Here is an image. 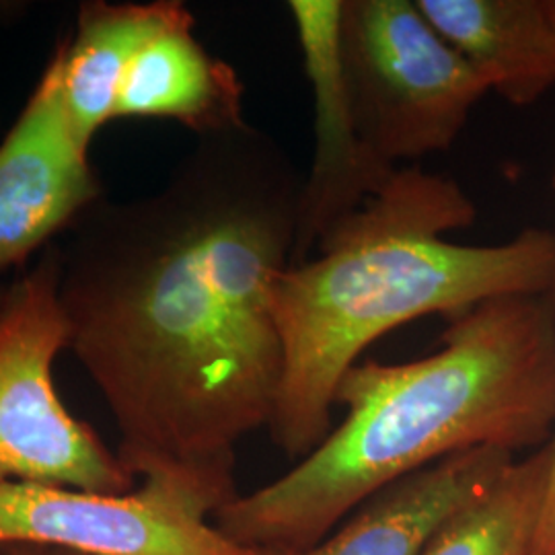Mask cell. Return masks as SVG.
Wrapping results in <instances>:
<instances>
[{"mask_svg": "<svg viewBox=\"0 0 555 555\" xmlns=\"http://www.w3.org/2000/svg\"><path fill=\"white\" fill-rule=\"evenodd\" d=\"M554 444L513 461L496 483L451 516L420 555H531L543 515Z\"/></svg>", "mask_w": 555, "mask_h": 555, "instance_id": "cell-13", "label": "cell"}, {"mask_svg": "<svg viewBox=\"0 0 555 555\" xmlns=\"http://www.w3.org/2000/svg\"><path fill=\"white\" fill-rule=\"evenodd\" d=\"M547 9H550V15H552L555 25V0H547Z\"/></svg>", "mask_w": 555, "mask_h": 555, "instance_id": "cell-16", "label": "cell"}, {"mask_svg": "<svg viewBox=\"0 0 555 555\" xmlns=\"http://www.w3.org/2000/svg\"><path fill=\"white\" fill-rule=\"evenodd\" d=\"M302 178L243 124L198 137L149 196L93 204L60 247L68 350L105 399L119 461L235 465L282 380L272 286L295 254Z\"/></svg>", "mask_w": 555, "mask_h": 555, "instance_id": "cell-1", "label": "cell"}, {"mask_svg": "<svg viewBox=\"0 0 555 555\" xmlns=\"http://www.w3.org/2000/svg\"><path fill=\"white\" fill-rule=\"evenodd\" d=\"M488 93L525 107L555 85L547 0H416Z\"/></svg>", "mask_w": 555, "mask_h": 555, "instance_id": "cell-10", "label": "cell"}, {"mask_svg": "<svg viewBox=\"0 0 555 555\" xmlns=\"http://www.w3.org/2000/svg\"><path fill=\"white\" fill-rule=\"evenodd\" d=\"M552 444H554V463H552L545 506H543V515L537 529L531 555H555V440H552Z\"/></svg>", "mask_w": 555, "mask_h": 555, "instance_id": "cell-14", "label": "cell"}, {"mask_svg": "<svg viewBox=\"0 0 555 555\" xmlns=\"http://www.w3.org/2000/svg\"><path fill=\"white\" fill-rule=\"evenodd\" d=\"M554 190H555V173H554Z\"/></svg>", "mask_w": 555, "mask_h": 555, "instance_id": "cell-18", "label": "cell"}, {"mask_svg": "<svg viewBox=\"0 0 555 555\" xmlns=\"http://www.w3.org/2000/svg\"><path fill=\"white\" fill-rule=\"evenodd\" d=\"M515 453L472 449L447 456L369 498L337 533L302 554L420 555L438 529L483 496L513 465Z\"/></svg>", "mask_w": 555, "mask_h": 555, "instance_id": "cell-9", "label": "cell"}, {"mask_svg": "<svg viewBox=\"0 0 555 555\" xmlns=\"http://www.w3.org/2000/svg\"><path fill=\"white\" fill-rule=\"evenodd\" d=\"M4 555H48L46 550L34 547V545H9L2 550Z\"/></svg>", "mask_w": 555, "mask_h": 555, "instance_id": "cell-15", "label": "cell"}, {"mask_svg": "<svg viewBox=\"0 0 555 555\" xmlns=\"http://www.w3.org/2000/svg\"><path fill=\"white\" fill-rule=\"evenodd\" d=\"M0 554H2V550H0Z\"/></svg>", "mask_w": 555, "mask_h": 555, "instance_id": "cell-19", "label": "cell"}, {"mask_svg": "<svg viewBox=\"0 0 555 555\" xmlns=\"http://www.w3.org/2000/svg\"><path fill=\"white\" fill-rule=\"evenodd\" d=\"M68 350L60 302V247L0 291V481L128 494L118 455L60 401L54 362Z\"/></svg>", "mask_w": 555, "mask_h": 555, "instance_id": "cell-5", "label": "cell"}, {"mask_svg": "<svg viewBox=\"0 0 555 555\" xmlns=\"http://www.w3.org/2000/svg\"><path fill=\"white\" fill-rule=\"evenodd\" d=\"M188 7L178 0L87 2L75 36L60 43L66 116L82 146L116 116L119 87L142 48L178 20Z\"/></svg>", "mask_w": 555, "mask_h": 555, "instance_id": "cell-12", "label": "cell"}, {"mask_svg": "<svg viewBox=\"0 0 555 555\" xmlns=\"http://www.w3.org/2000/svg\"><path fill=\"white\" fill-rule=\"evenodd\" d=\"M128 494L0 481V550L80 555H280L241 547L210 518L237 498L235 465H159Z\"/></svg>", "mask_w": 555, "mask_h": 555, "instance_id": "cell-6", "label": "cell"}, {"mask_svg": "<svg viewBox=\"0 0 555 555\" xmlns=\"http://www.w3.org/2000/svg\"><path fill=\"white\" fill-rule=\"evenodd\" d=\"M341 0H293L295 21L307 77L315 98V155L302 178L295 254L291 263L311 258L319 238L336 222L354 212L391 178L369 157L358 139L346 98L337 56V23Z\"/></svg>", "mask_w": 555, "mask_h": 555, "instance_id": "cell-8", "label": "cell"}, {"mask_svg": "<svg viewBox=\"0 0 555 555\" xmlns=\"http://www.w3.org/2000/svg\"><path fill=\"white\" fill-rule=\"evenodd\" d=\"M0 291H2V288H0Z\"/></svg>", "mask_w": 555, "mask_h": 555, "instance_id": "cell-20", "label": "cell"}, {"mask_svg": "<svg viewBox=\"0 0 555 555\" xmlns=\"http://www.w3.org/2000/svg\"><path fill=\"white\" fill-rule=\"evenodd\" d=\"M103 199L89 149L75 137L56 48L0 142V272L23 266Z\"/></svg>", "mask_w": 555, "mask_h": 555, "instance_id": "cell-7", "label": "cell"}, {"mask_svg": "<svg viewBox=\"0 0 555 555\" xmlns=\"http://www.w3.org/2000/svg\"><path fill=\"white\" fill-rule=\"evenodd\" d=\"M48 552V550H46ZM48 555H80V554H68V552H48Z\"/></svg>", "mask_w": 555, "mask_h": 555, "instance_id": "cell-17", "label": "cell"}, {"mask_svg": "<svg viewBox=\"0 0 555 555\" xmlns=\"http://www.w3.org/2000/svg\"><path fill=\"white\" fill-rule=\"evenodd\" d=\"M476 215L455 179L399 167L319 238L315 256L278 274L272 315L282 380L270 428L286 455L305 459L332 433L341 378L391 330L554 291L555 233L525 229L500 245L447 238Z\"/></svg>", "mask_w": 555, "mask_h": 555, "instance_id": "cell-3", "label": "cell"}, {"mask_svg": "<svg viewBox=\"0 0 555 555\" xmlns=\"http://www.w3.org/2000/svg\"><path fill=\"white\" fill-rule=\"evenodd\" d=\"M341 424L286 476L215 515L241 547L302 554L387 486L472 449L550 444L555 288L479 302L449 319L430 357L360 360L339 383Z\"/></svg>", "mask_w": 555, "mask_h": 555, "instance_id": "cell-2", "label": "cell"}, {"mask_svg": "<svg viewBox=\"0 0 555 555\" xmlns=\"http://www.w3.org/2000/svg\"><path fill=\"white\" fill-rule=\"evenodd\" d=\"M194 25L185 9L142 48L121 80L114 118L171 119L196 137L247 124L243 82L202 46Z\"/></svg>", "mask_w": 555, "mask_h": 555, "instance_id": "cell-11", "label": "cell"}, {"mask_svg": "<svg viewBox=\"0 0 555 555\" xmlns=\"http://www.w3.org/2000/svg\"><path fill=\"white\" fill-rule=\"evenodd\" d=\"M337 56L360 144L385 169L451 149L488 93L416 0H341Z\"/></svg>", "mask_w": 555, "mask_h": 555, "instance_id": "cell-4", "label": "cell"}]
</instances>
